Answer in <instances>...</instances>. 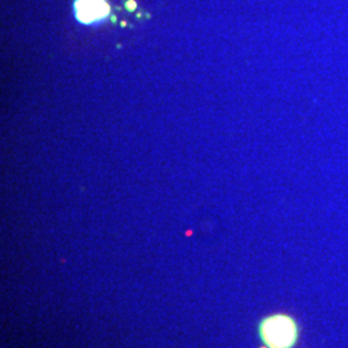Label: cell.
Wrapping results in <instances>:
<instances>
[{
    "instance_id": "1",
    "label": "cell",
    "mask_w": 348,
    "mask_h": 348,
    "mask_svg": "<svg viewBox=\"0 0 348 348\" xmlns=\"http://www.w3.org/2000/svg\"><path fill=\"white\" fill-rule=\"evenodd\" d=\"M258 335L267 348H294L299 339V325L288 313H272L259 321Z\"/></svg>"
},
{
    "instance_id": "3",
    "label": "cell",
    "mask_w": 348,
    "mask_h": 348,
    "mask_svg": "<svg viewBox=\"0 0 348 348\" xmlns=\"http://www.w3.org/2000/svg\"><path fill=\"white\" fill-rule=\"evenodd\" d=\"M260 348H267V347H266V345H264V347H260Z\"/></svg>"
},
{
    "instance_id": "2",
    "label": "cell",
    "mask_w": 348,
    "mask_h": 348,
    "mask_svg": "<svg viewBox=\"0 0 348 348\" xmlns=\"http://www.w3.org/2000/svg\"><path fill=\"white\" fill-rule=\"evenodd\" d=\"M110 7L106 0H75V16L82 24H93L106 18Z\"/></svg>"
}]
</instances>
